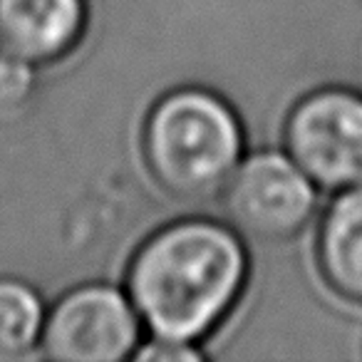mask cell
I'll return each mask as SVG.
<instances>
[{
	"label": "cell",
	"instance_id": "cell-9",
	"mask_svg": "<svg viewBox=\"0 0 362 362\" xmlns=\"http://www.w3.org/2000/svg\"><path fill=\"white\" fill-rule=\"evenodd\" d=\"M35 90V65L0 47V124L25 115Z\"/></svg>",
	"mask_w": 362,
	"mask_h": 362
},
{
	"label": "cell",
	"instance_id": "cell-10",
	"mask_svg": "<svg viewBox=\"0 0 362 362\" xmlns=\"http://www.w3.org/2000/svg\"><path fill=\"white\" fill-rule=\"evenodd\" d=\"M132 357L141 362H194V360H202V352L194 345L166 342V340H156L154 337V342H149V345L136 347Z\"/></svg>",
	"mask_w": 362,
	"mask_h": 362
},
{
	"label": "cell",
	"instance_id": "cell-3",
	"mask_svg": "<svg viewBox=\"0 0 362 362\" xmlns=\"http://www.w3.org/2000/svg\"><path fill=\"white\" fill-rule=\"evenodd\" d=\"M221 194L231 226L263 243L298 236L317 209L315 181L288 151H253L241 159Z\"/></svg>",
	"mask_w": 362,
	"mask_h": 362
},
{
	"label": "cell",
	"instance_id": "cell-7",
	"mask_svg": "<svg viewBox=\"0 0 362 362\" xmlns=\"http://www.w3.org/2000/svg\"><path fill=\"white\" fill-rule=\"evenodd\" d=\"M315 258L327 288L362 305V184L342 189L325 209L315 238Z\"/></svg>",
	"mask_w": 362,
	"mask_h": 362
},
{
	"label": "cell",
	"instance_id": "cell-5",
	"mask_svg": "<svg viewBox=\"0 0 362 362\" xmlns=\"http://www.w3.org/2000/svg\"><path fill=\"white\" fill-rule=\"evenodd\" d=\"M139 332L129 296L107 283H87L50 308L40 350L55 362H122L139 347Z\"/></svg>",
	"mask_w": 362,
	"mask_h": 362
},
{
	"label": "cell",
	"instance_id": "cell-1",
	"mask_svg": "<svg viewBox=\"0 0 362 362\" xmlns=\"http://www.w3.org/2000/svg\"><path fill=\"white\" fill-rule=\"evenodd\" d=\"M246 278L248 253L236 228L181 218L136 248L127 296L156 340L197 345L231 313Z\"/></svg>",
	"mask_w": 362,
	"mask_h": 362
},
{
	"label": "cell",
	"instance_id": "cell-2",
	"mask_svg": "<svg viewBox=\"0 0 362 362\" xmlns=\"http://www.w3.org/2000/svg\"><path fill=\"white\" fill-rule=\"evenodd\" d=\"M243 127L233 107L204 87H179L149 110L141 154L166 194L202 202L223 192L243 159Z\"/></svg>",
	"mask_w": 362,
	"mask_h": 362
},
{
	"label": "cell",
	"instance_id": "cell-6",
	"mask_svg": "<svg viewBox=\"0 0 362 362\" xmlns=\"http://www.w3.org/2000/svg\"><path fill=\"white\" fill-rule=\"evenodd\" d=\"M85 28V0H0V47L35 67L70 55Z\"/></svg>",
	"mask_w": 362,
	"mask_h": 362
},
{
	"label": "cell",
	"instance_id": "cell-4",
	"mask_svg": "<svg viewBox=\"0 0 362 362\" xmlns=\"http://www.w3.org/2000/svg\"><path fill=\"white\" fill-rule=\"evenodd\" d=\"M286 151L315 187L342 192L362 184V95L325 87L291 110Z\"/></svg>",
	"mask_w": 362,
	"mask_h": 362
},
{
	"label": "cell",
	"instance_id": "cell-8",
	"mask_svg": "<svg viewBox=\"0 0 362 362\" xmlns=\"http://www.w3.org/2000/svg\"><path fill=\"white\" fill-rule=\"evenodd\" d=\"M45 308L37 291L18 278H0V357H21L40 345Z\"/></svg>",
	"mask_w": 362,
	"mask_h": 362
}]
</instances>
